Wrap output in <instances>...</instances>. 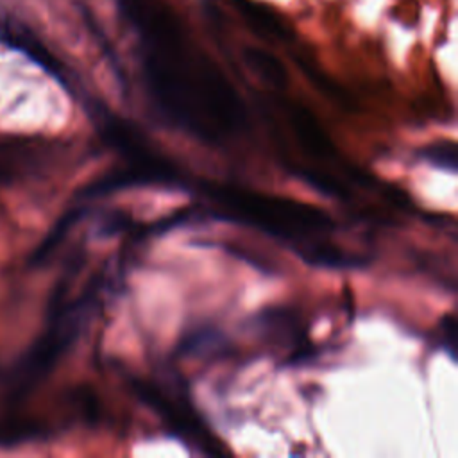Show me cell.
I'll return each mask as SVG.
<instances>
[{
    "instance_id": "7a4b0ae2",
    "label": "cell",
    "mask_w": 458,
    "mask_h": 458,
    "mask_svg": "<svg viewBox=\"0 0 458 458\" xmlns=\"http://www.w3.org/2000/svg\"><path fill=\"white\" fill-rule=\"evenodd\" d=\"M424 157L440 168H449V170L456 168V159H454L456 152L453 143H438V145L428 147L424 152Z\"/></svg>"
},
{
    "instance_id": "6da1fadb",
    "label": "cell",
    "mask_w": 458,
    "mask_h": 458,
    "mask_svg": "<svg viewBox=\"0 0 458 458\" xmlns=\"http://www.w3.org/2000/svg\"><path fill=\"white\" fill-rule=\"evenodd\" d=\"M209 199L229 220L252 225L284 242L304 259L326 267L358 263L333 240L336 231L333 220L313 206L236 188H211Z\"/></svg>"
}]
</instances>
